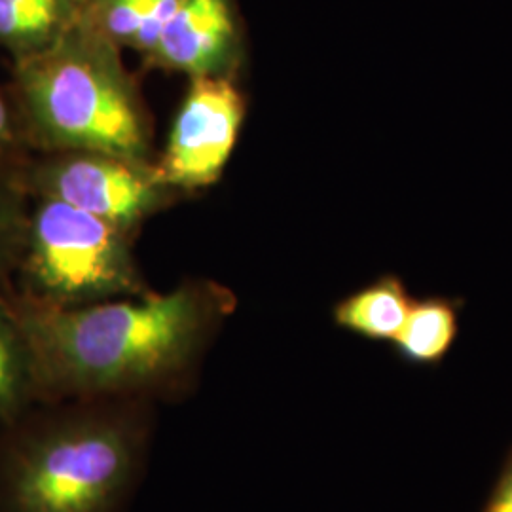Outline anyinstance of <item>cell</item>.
<instances>
[{"instance_id":"6da1fadb","label":"cell","mask_w":512,"mask_h":512,"mask_svg":"<svg viewBox=\"0 0 512 512\" xmlns=\"http://www.w3.org/2000/svg\"><path fill=\"white\" fill-rule=\"evenodd\" d=\"M35 355L42 403L139 399L186 384L236 308L213 281L169 293L50 308L6 287Z\"/></svg>"},{"instance_id":"7a4b0ae2","label":"cell","mask_w":512,"mask_h":512,"mask_svg":"<svg viewBox=\"0 0 512 512\" xmlns=\"http://www.w3.org/2000/svg\"><path fill=\"white\" fill-rule=\"evenodd\" d=\"M147 406L38 403L0 425V512H120L143 469Z\"/></svg>"},{"instance_id":"3957f363","label":"cell","mask_w":512,"mask_h":512,"mask_svg":"<svg viewBox=\"0 0 512 512\" xmlns=\"http://www.w3.org/2000/svg\"><path fill=\"white\" fill-rule=\"evenodd\" d=\"M120 50L82 19L46 52L12 63L6 93L33 154L154 162L150 116Z\"/></svg>"},{"instance_id":"277c9868","label":"cell","mask_w":512,"mask_h":512,"mask_svg":"<svg viewBox=\"0 0 512 512\" xmlns=\"http://www.w3.org/2000/svg\"><path fill=\"white\" fill-rule=\"evenodd\" d=\"M131 236L67 203L31 198L14 293L50 308H82L150 293Z\"/></svg>"},{"instance_id":"5b68a950","label":"cell","mask_w":512,"mask_h":512,"mask_svg":"<svg viewBox=\"0 0 512 512\" xmlns=\"http://www.w3.org/2000/svg\"><path fill=\"white\" fill-rule=\"evenodd\" d=\"M18 179L31 198L67 203L129 234L179 194L160 181L154 162L103 152L31 154Z\"/></svg>"},{"instance_id":"8992f818","label":"cell","mask_w":512,"mask_h":512,"mask_svg":"<svg viewBox=\"0 0 512 512\" xmlns=\"http://www.w3.org/2000/svg\"><path fill=\"white\" fill-rule=\"evenodd\" d=\"M245 112L236 78H192L164 154L154 162L160 181L175 192L217 183L238 143Z\"/></svg>"},{"instance_id":"52a82bcc","label":"cell","mask_w":512,"mask_h":512,"mask_svg":"<svg viewBox=\"0 0 512 512\" xmlns=\"http://www.w3.org/2000/svg\"><path fill=\"white\" fill-rule=\"evenodd\" d=\"M245 33L236 0H181L143 61L192 78H236Z\"/></svg>"},{"instance_id":"ba28073f","label":"cell","mask_w":512,"mask_h":512,"mask_svg":"<svg viewBox=\"0 0 512 512\" xmlns=\"http://www.w3.org/2000/svg\"><path fill=\"white\" fill-rule=\"evenodd\" d=\"M88 0H0V48L12 63L52 48L76 27Z\"/></svg>"},{"instance_id":"9c48e42d","label":"cell","mask_w":512,"mask_h":512,"mask_svg":"<svg viewBox=\"0 0 512 512\" xmlns=\"http://www.w3.org/2000/svg\"><path fill=\"white\" fill-rule=\"evenodd\" d=\"M412 302L403 277L389 272L344 296L334 306L332 319L351 334L391 344L403 329Z\"/></svg>"},{"instance_id":"30bf717a","label":"cell","mask_w":512,"mask_h":512,"mask_svg":"<svg viewBox=\"0 0 512 512\" xmlns=\"http://www.w3.org/2000/svg\"><path fill=\"white\" fill-rule=\"evenodd\" d=\"M42 403L35 355L6 287L0 289V425Z\"/></svg>"},{"instance_id":"8fae6325","label":"cell","mask_w":512,"mask_h":512,"mask_svg":"<svg viewBox=\"0 0 512 512\" xmlns=\"http://www.w3.org/2000/svg\"><path fill=\"white\" fill-rule=\"evenodd\" d=\"M463 300L425 296L412 302L403 329L391 342L408 365L435 366L454 348L459 336V311Z\"/></svg>"},{"instance_id":"7c38bea8","label":"cell","mask_w":512,"mask_h":512,"mask_svg":"<svg viewBox=\"0 0 512 512\" xmlns=\"http://www.w3.org/2000/svg\"><path fill=\"white\" fill-rule=\"evenodd\" d=\"M181 0H88L84 21L141 57L152 50Z\"/></svg>"},{"instance_id":"4fadbf2b","label":"cell","mask_w":512,"mask_h":512,"mask_svg":"<svg viewBox=\"0 0 512 512\" xmlns=\"http://www.w3.org/2000/svg\"><path fill=\"white\" fill-rule=\"evenodd\" d=\"M31 196L19 183L18 175L0 171V289L12 285L18 266Z\"/></svg>"},{"instance_id":"5bb4252c","label":"cell","mask_w":512,"mask_h":512,"mask_svg":"<svg viewBox=\"0 0 512 512\" xmlns=\"http://www.w3.org/2000/svg\"><path fill=\"white\" fill-rule=\"evenodd\" d=\"M31 150L25 145L18 118L6 90H0V171L18 175L21 167L31 158Z\"/></svg>"},{"instance_id":"9a60e30c","label":"cell","mask_w":512,"mask_h":512,"mask_svg":"<svg viewBox=\"0 0 512 512\" xmlns=\"http://www.w3.org/2000/svg\"><path fill=\"white\" fill-rule=\"evenodd\" d=\"M486 512H512V454L495 484Z\"/></svg>"}]
</instances>
